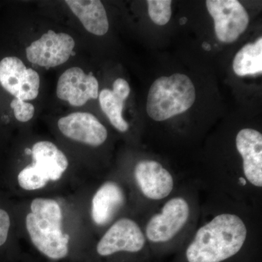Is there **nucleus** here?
Masks as SVG:
<instances>
[{
	"mask_svg": "<svg viewBox=\"0 0 262 262\" xmlns=\"http://www.w3.org/2000/svg\"><path fill=\"white\" fill-rule=\"evenodd\" d=\"M32 166L38 173L49 181H57L69 166L64 153L51 141L35 143L32 149Z\"/></svg>",
	"mask_w": 262,
	"mask_h": 262,
	"instance_id": "obj_13",
	"label": "nucleus"
},
{
	"mask_svg": "<svg viewBox=\"0 0 262 262\" xmlns=\"http://www.w3.org/2000/svg\"><path fill=\"white\" fill-rule=\"evenodd\" d=\"M98 98L101 110L108 117L112 125L120 132L128 130V123L122 117L125 100L115 94L113 90L108 89H103L98 94Z\"/></svg>",
	"mask_w": 262,
	"mask_h": 262,
	"instance_id": "obj_17",
	"label": "nucleus"
},
{
	"mask_svg": "<svg viewBox=\"0 0 262 262\" xmlns=\"http://www.w3.org/2000/svg\"><path fill=\"white\" fill-rule=\"evenodd\" d=\"M233 70L236 75L244 77L254 75L262 72V38L253 43H248L234 56Z\"/></svg>",
	"mask_w": 262,
	"mask_h": 262,
	"instance_id": "obj_16",
	"label": "nucleus"
},
{
	"mask_svg": "<svg viewBox=\"0 0 262 262\" xmlns=\"http://www.w3.org/2000/svg\"><path fill=\"white\" fill-rule=\"evenodd\" d=\"M134 176L141 192L151 200H162L172 192L171 174L161 164L153 160H143L136 165Z\"/></svg>",
	"mask_w": 262,
	"mask_h": 262,
	"instance_id": "obj_11",
	"label": "nucleus"
},
{
	"mask_svg": "<svg viewBox=\"0 0 262 262\" xmlns=\"http://www.w3.org/2000/svg\"><path fill=\"white\" fill-rule=\"evenodd\" d=\"M75 45L70 34L50 30L26 48V55L33 64L46 69L56 67L70 59Z\"/></svg>",
	"mask_w": 262,
	"mask_h": 262,
	"instance_id": "obj_5",
	"label": "nucleus"
},
{
	"mask_svg": "<svg viewBox=\"0 0 262 262\" xmlns=\"http://www.w3.org/2000/svg\"><path fill=\"white\" fill-rule=\"evenodd\" d=\"M202 47H203V48H204V49L206 50V51H209L210 50H211V46H210V44H208V43L207 42L203 43V46H202Z\"/></svg>",
	"mask_w": 262,
	"mask_h": 262,
	"instance_id": "obj_23",
	"label": "nucleus"
},
{
	"mask_svg": "<svg viewBox=\"0 0 262 262\" xmlns=\"http://www.w3.org/2000/svg\"><path fill=\"white\" fill-rule=\"evenodd\" d=\"M10 227V218L8 212L0 208V248L8 241Z\"/></svg>",
	"mask_w": 262,
	"mask_h": 262,
	"instance_id": "obj_21",
	"label": "nucleus"
},
{
	"mask_svg": "<svg viewBox=\"0 0 262 262\" xmlns=\"http://www.w3.org/2000/svg\"><path fill=\"white\" fill-rule=\"evenodd\" d=\"M0 84L15 98L32 101L39 95L40 77L18 57L8 56L0 61Z\"/></svg>",
	"mask_w": 262,
	"mask_h": 262,
	"instance_id": "obj_4",
	"label": "nucleus"
},
{
	"mask_svg": "<svg viewBox=\"0 0 262 262\" xmlns=\"http://www.w3.org/2000/svg\"><path fill=\"white\" fill-rule=\"evenodd\" d=\"M206 7L214 20L215 35L220 42H233L247 29L249 17L237 0H208Z\"/></svg>",
	"mask_w": 262,
	"mask_h": 262,
	"instance_id": "obj_6",
	"label": "nucleus"
},
{
	"mask_svg": "<svg viewBox=\"0 0 262 262\" xmlns=\"http://www.w3.org/2000/svg\"><path fill=\"white\" fill-rule=\"evenodd\" d=\"M30 208L26 226L32 244L39 252L52 260L67 257L70 237L62 232V212L58 202L36 198Z\"/></svg>",
	"mask_w": 262,
	"mask_h": 262,
	"instance_id": "obj_2",
	"label": "nucleus"
},
{
	"mask_svg": "<svg viewBox=\"0 0 262 262\" xmlns=\"http://www.w3.org/2000/svg\"><path fill=\"white\" fill-rule=\"evenodd\" d=\"M146 3L150 18L155 24L163 26L168 23L172 14L170 0H149Z\"/></svg>",
	"mask_w": 262,
	"mask_h": 262,
	"instance_id": "obj_18",
	"label": "nucleus"
},
{
	"mask_svg": "<svg viewBox=\"0 0 262 262\" xmlns=\"http://www.w3.org/2000/svg\"><path fill=\"white\" fill-rule=\"evenodd\" d=\"M125 203L121 187L113 182L104 183L93 198L91 215L97 225L108 224Z\"/></svg>",
	"mask_w": 262,
	"mask_h": 262,
	"instance_id": "obj_14",
	"label": "nucleus"
},
{
	"mask_svg": "<svg viewBox=\"0 0 262 262\" xmlns=\"http://www.w3.org/2000/svg\"><path fill=\"white\" fill-rule=\"evenodd\" d=\"M65 3L88 32L96 36H103L107 33L110 24L101 1L67 0Z\"/></svg>",
	"mask_w": 262,
	"mask_h": 262,
	"instance_id": "obj_15",
	"label": "nucleus"
},
{
	"mask_svg": "<svg viewBox=\"0 0 262 262\" xmlns=\"http://www.w3.org/2000/svg\"><path fill=\"white\" fill-rule=\"evenodd\" d=\"M20 187L26 190H37L47 185L48 179L38 173L32 165L24 168L18 176Z\"/></svg>",
	"mask_w": 262,
	"mask_h": 262,
	"instance_id": "obj_19",
	"label": "nucleus"
},
{
	"mask_svg": "<svg viewBox=\"0 0 262 262\" xmlns=\"http://www.w3.org/2000/svg\"><path fill=\"white\" fill-rule=\"evenodd\" d=\"M247 229L239 216L223 213L196 232L187 250L189 262H221L232 257L244 246Z\"/></svg>",
	"mask_w": 262,
	"mask_h": 262,
	"instance_id": "obj_1",
	"label": "nucleus"
},
{
	"mask_svg": "<svg viewBox=\"0 0 262 262\" xmlns=\"http://www.w3.org/2000/svg\"><path fill=\"white\" fill-rule=\"evenodd\" d=\"M187 18L186 17H182V18H180L179 20V23H180L181 25H184V24H187Z\"/></svg>",
	"mask_w": 262,
	"mask_h": 262,
	"instance_id": "obj_24",
	"label": "nucleus"
},
{
	"mask_svg": "<svg viewBox=\"0 0 262 262\" xmlns=\"http://www.w3.org/2000/svg\"><path fill=\"white\" fill-rule=\"evenodd\" d=\"M194 84L187 75L174 74L161 77L151 84L146 111L155 121H164L185 113L195 101Z\"/></svg>",
	"mask_w": 262,
	"mask_h": 262,
	"instance_id": "obj_3",
	"label": "nucleus"
},
{
	"mask_svg": "<svg viewBox=\"0 0 262 262\" xmlns=\"http://www.w3.org/2000/svg\"><path fill=\"white\" fill-rule=\"evenodd\" d=\"M10 107L13 108L14 116L19 122L29 121L35 113V108L32 103L15 98L10 103Z\"/></svg>",
	"mask_w": 262,
	"mask_h": 262,
	"instance_id": "obj_20",
	"label": "nucleus"
},
{
	"mask_svg": "<svg viewBox=\"0 0 262 262\" xmlns=\"http://www.w3.org/2000/svg\"><path fill=\"white\" fill-rule=\"evenodd\" d=\"M145 237L140 227L134 221L121 219L117 221L100 239L96 251L101 256L118 252L136 253L145 245Z\"/></svg>",
	"mask_w": 262,
	"mask_h": 262,
	"instance_id": "obj_8",
	"label": "nucleus"
},
{
	"mask_svg": "<svg viewBox=\"0 0 262 262\" xmlns=\"http://www.w3.org/2000/svg\"><path fill=\"white\" fill-rule=\"evenodd\" d=\"M237 151L244 160V171L248 182L262 187V135L253 129H243L236 137Z\"/></svg>",
	"mask_w": 262,
	"mask_h": 262,
	"instance_id": "obj_12",
	"label": "nucleus"
},
{
	"mask_svg": "<svg viewBox=\"0 0 262 262\" xmlns=\"http://www.w3.org/2000/svg\"><path fill=\"white\" fill-rule=\"evenodd\" d=\"M113 91L125 101L130 95V85L126 80L122 78H118L114 82Z\"/></svg>",
	"mask_w": 262,
	"mask_h": 262,
	"instance_id": "obj_22",
	"label": "nucleus"
},
{
	"mask_svg": "<svg viewBox=\"0 0 262 262\" xmlns=\"http://www.w3.org/2000/svg\"><path fill=\"white\" fill-rule=\"evenodd\" d=\"M189 207L182 198L165 203L161 213L155 215L146 226V237L151 242L164 243L173 238L187 222Z\"/></svg>",
	"mask_w": 262,
	"mask_h": 262,
	"instance_id": "obj_7",
	"label": "nucleus"
},
{
	"mask_svg": "<svg viewBox=\"0 0 262 262\" xmlns=\"http://www.w3.org/2000/svg\"><path fill=\"white\" fill-rule=\"evenodd\" d=\"M58 127L68 139L91 146H101L107 139L106 127L89 113L77 112L61 117Z\"/></svg>",
	"mask_w": 262,
	"mask_h": 262,
	"instance_id": "obj_10",
	"label": "nucleus"
},
{
	"mask_svg": "<svg viewBox=\"0 0 262 262\" xmlns=\"http://www.w3.org/2000/svg\"><path fill=\"white\" fill-rule=\"evenodd\" d=\"M99 84L92 73L86 74L80 67L66 70L58 80L56 94L73 106H82L89 100L98 98Z\"/></svg>",
	"mask_w": 262,
	"mask_h": 262,
	"instance_id": "obj_9",
	"label": "nucleus"
},
{
	"mask_svg": "<svg viewBox=\"0 0 262 262\" xmlns=\"http://www.w3.org/2000/svg\"><path fill=\"white\" fill-rule=\"evenodd\" d=\"M25 152L27 155H32V149H26Z\"/></svg>",
	"mask_w": 262,
	"mask_h": 262,
	"instance_id": "obj_25",
	"label": "nucleus"
}]
</instances>
